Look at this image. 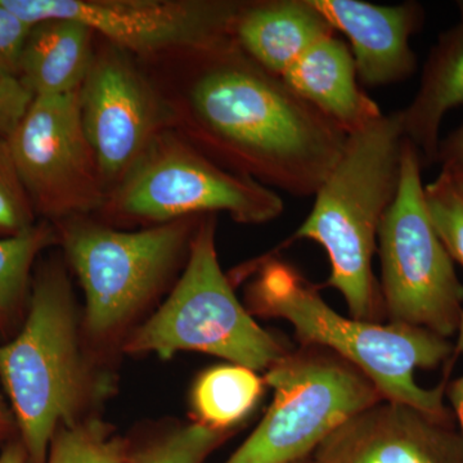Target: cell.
<instances>
[{
	"label": "cell",
	"mask_w": 463,
	"mask_h": 463,
	"mask_svg": "<svg viewBox=\"0 0 463 463\" xmlns=\"http://www.w3.org/2000/svg\"><path fill=\"white\" fill-rule=\"evenodd\" d=\"M96 42L93 30L76 21L53 18L33 24L17 80L33 97L74 93L90 71Z\"/></svg>",
	"instance_id": "ac0fdd59"
},
{
	"label": "cell",
	"mask_w": 463,
	"mask_h": 463,
	"mask_svg": "<svg viewBox=\"0 0 463 463\" xmlns=\"http://www.w3.org/2000/svg\"><path fill=\"white\" fill-rule=\"evenodd\" d=\"M7 141L42 221L93 216L105 205L109 188L84 132L79 90L33 97Z\"/></svg>",
	"instance_id": "8fae6325"
},
{
	"label": "cell",
	"mask_w": 463,
	"mask_h": 463,
	"mask_svg": "<svg viewBox=\"0 0 463 463\" xmlns=\"http://www.w3.org/2000/svg\"><path fill=\"white\" fill-rule=\"evenodd\" d=\"M33 99L17 79L0 76V137L14 132Z\"/></svg>",
	"instance_id": "484cf974"
},
{
	"label": "cell",
	"mask_w": 463,
	"mask_h": 463,
	"mask_svg": "<svg viewBox=\"0 0 463 463\" xmlns=\"http://www.w3.org/2000/svg\"><path fill=\"white\" fill-rule=\"evenodd\" d=\"M423 205L448 255L463 268V183L440 172L423 187Z\"/></svg>",
	"instance_id": "603a6c76"
},
{
	"label": "cell",
	"mask_w": 463,
	"mask_h": 463,
	"mask_svg": "<svg viewBox=\"0 0 463 463\" xmlns=\"http://www.w3.org/2000/svg\"><path fill=\"white\" fill-rule=\"evenodd\" d=\"M315 463H463L455 417L377 402L345 420L313 452Z\"/></svg>",
	"instance_id": "4fadbf2b"
},
{
	"label": "cell",
	"mask_w": 463,
	"mask_h": 463,
	"mask_svg": "<svg viewBox=\"0 0 463 463\" xmlns=\"http://www.w3.org/2000/svg\"><path fill=\"white\" fill-rule=\"evenodd\" d=\"M142 63V62H141ZM170 129L228 172L292 196H315L347 134L236 42L142 63Z\"/></svg>",
	"instance_id": "6da1fadb"
},
{
	"label": "cell",
	"mask_w": 463,
	"mask_h": 463,
	"mask_svg": "<svg viewBox=\"0 0 463 463\" xmlns=\"http://www.w3.org/2000/svg\"><path fill=\"white\" fill-rule=\"evenodd\" d=\"M27 306L17 336L0 345V380L14 405L27 463H45L57 429L87 419L112 383L81 349L74 292L62 261L39 268Z\"/></svg>",
	"instance_id": "7a4b0ae2"
},
{
	"label": "cell",
	"mask_w": 463,
	"mask_h": 463,
	"mask_svg": "<svg viewBox=\"0 0 463 463\" xmlns=\"http://www.w3.org/2000/svg\"><path fill=\"white\" fill-rule=\"evenodd\" d=\"M463 352V319L461 323V327H459L458 331V341H457L456 346H455V354H458V353Z\"/></svg>",
	"instance_id": "f546056e"
},
{
	"label": "cell",
	"mask_w": 463,
	"mask_h": 463,
	"mask_svg": "<svg viewBox=\"0 0 463 463\" xmlns=\"http://www.w3.org/2000/svg\"><path fill=\"white\" fill-rule=\"evenodd\" d=\"M203 216L136 231L93 216L53 224L66 261L83 286L84 330L91 343L106 346L120 340L161 297L184 269Z\"/></svg>",
	"instance_id": "5b68a950"
},
{
	"label": "cell",
	"mask_w": 463,
	"mask_h": 463,
	"mask_svg": "<svg viewBox=\"0 0 463 463\" xmlns=\"http://www.w3.org/2000/svg\"><path fill=\"white\" fill-rule=\"evenodd\" d=\"M438 163L441 172L463 183V125L457 128L439 145Z\"/></svg>",
	"instance_id": "4316f807"
},
{
	"label": "cell",
	"mask_w": 463,
	"mask_h": 463,
	"mask_svg": "<svg viewBox=\"0 0 463 463\" xmlns=\"http://www.w3.org/2000/svg\"><path fill=\"white\" fill-rule=\"evenodd\" d=\"M335 30L315 0H241L233 39L259 66L282 75Z\"/></svg>",
	"instance_id": "9a60e30c"
},
{
	"label": "cell",
	"mask_w": 463,
	"mask_h": 463,
	"mask_svg": "<svg viewBox=\"0 0 463 463\" xmlns=\"http://www.w3.org/2000/svg\"><path fill=\"white\" fill-rule=\"evenodd\" d=\"M458 8V23L439 35L429 53L412 102L397 111L404 139L419 152L422 167L438 163L441 121L463 105V2Z\"/></svg>",
	"instance_id": "e0dca14e"
},
{
	"label": "cell",
	"mask_w": 463,
	"mask_h": 463,
	"mask_svg": "<svg viewBox=\"0 0 463 463\" xmlns=\"http://www.w3.org/2000/svg\"><path fill=\"white\" fill-rule=\"evenodd\" d=\"M265 381L257 371L228 364L207 370L192 390L197 422L221 431H232L254 410Z\"/></svg>",
	"instance_id": "d6986e66"
},
{
	"label": "cell",
	"mask_w": 463,
	"mask_h": 463,
	"mask_svg": "<svg viewBox=\"0 0 463 463\" xmlns=\"http://www.w3.org/2000/svg\"><path fill=\"white\" fill-rule=\"evenodd\" d=\"M446 394L449 398L457 422H458L459 435H461L463 446V374L458 379L452 381L449 385H447Z\"/></svg>",
	"instance_id": "83f0119b"
},
{
	"label": "cell",
	"mask_w": 463,
	"mask_h": 463,
	"mask_svg": "<svg viewBox=\"0 0 463 463\" xmlns=\"http://www.w3.org/2000/svg\"><path fill=\"white\" fill-rule=\"evenodd\" d=\"M276 191L219 166L169 129L109 192L97 219L116 228L152 227L227 213L236 223L265 224L282 214Z\"/></svg>",
	"instance_id": "52a82bcc"
},
{
	"label": "cell",
	"mask_w": 463,
	"mask_h": 463,
	"mask_svg": "<svg viewBox=\"0 0 463 463\" xmlns=\"http://www.w3.org/2000/svg\"><path fill=\"white\" fill-rule=\"evenodd\" d=\"M132 450L109 423L87 417L57 429L45 463H125Z\"/></svg>",
	"instance_id": "44dd1931"
},
{
	"label": "cell",
	"mask_w": 463,
	"mask_h": 463,
	"mask_svg": "<svg viewBox=\"0 0 463 463\" xmlns=\"http://www.w3.org/2000/svg\"><path fill=\"white\" fill-rule=\"evenodd\" d=\"M79 109L109 192L170 129L165 99L145 66L99 36L79 90Z\"/></svg>",
	"instance_id": "7c38bea8"
},
{
	"label": "cell",
	"mask_w": 463,
	"mask_h": 463,
	"mask_svg": "<svg viewBox=\"0 0 463 463\" xmlns=\"http://www.w3.org/2000/svg\"><path fill=\"white\" fill-rule=\"evenodd\" d=\"M32 27V24L0 2V76L17 79L21 56Z\"/></svg>",
	"instance_id": "d4e9b609"
},
{
	"label": "cell",
	"mask_w": 463,
	"mask_h": 463,
	"mask_svg": "<svg viewBox=\"0 0 463 463\" xmlns=\"http://www.w3.org/2000/svg\"><path fill=\"white\" fill-rule=\"evenodd\" d=\"M0 463H27V453L23 441H12L0 453Z\"/></svg>",
	"instance_id": "f1b7e54d"
},
{
	"label": "cell",
	"mask_w": 463,
	"mask_h": 463,
	"mask_svg": "<svg viewBox=\"0 0 463 463\" xmlns=\"http://www.w3.org/2000/svg\"><path fill=\"white\" fill-rule=\"evenodd\" d=\"M292 463H315V462H313L312 455H310L309 457H306V458L298 459V461L292 462Z\"/></svg>",
	"instance_id": "4dcf8cb0"
},
{
	"label": "cell",
	"mask_w": 463,
	"mask_h": 463,
	"mask_svg": "<svg viewBox=\"0 0 463 463\" xmlns=\"http://www.w3.org/2000/svg\"><path fill=\"white\" fill-rule=\"evenodd\" d=\"M230 432L196 421L173 429L141 449L132 450L125 463H203Z\"/></svg>",
	"instance_id": "7402d4cb"
},
{
	"label": "cell",
	"mask_w": 463,
	"mask_h": 463,
	"mask_svg": "<svg viewBox=\"0 0 463 463\" xmlns=\"http://www.w3.org/2000/svg\"><path fill=\"white\" fill-rule=\"evenodd\" d=\"M282 79L347 136L361 132L383 116L377 103L359 87L352 51L335 33L316 43Z\"/></svg>",
	"instance_id": "2e32d148"
},
{
	"label": "cell",
	"mask_w": 463,
	"mask_h": 463,
	"mask_svg": "<svg viewBox=\"0 0 463 463\" xmlns=\"http://www.w3.org/2000/svg\"><path fill=\"white\" fill-rule=\"evenodd\" d=\"M26 23L84 24L139 62L174 60L233 41L241 0H0Z\"/></svg>",
	"instance_id": "30bf717a"
},
{
	"label": "cell",
	"mask_w": 463,
	"mask_h": 463,
	"mask_svg": "<svg viewBox=\"0 0 463 463\" xmlns=\"http://www.w3.org/2000/svg\"><path fill=\"white\" fill-rule=\"evenodd\" d=\"M404 141L397 112L347 136L312 212L294 234L326 250L327 286L343 295L350 317L361 321L377 322L383 315L373 257L381 222L397 197Z\"/></svg>",
	"instance_id": "277c9868"
},
{
	"label": "cell",
	"mask_w": 463,
	"mask_h": 463,
	"mask_svg": "<svg viewBox=\"0 0 463 463\" xmlns=\"http://www.w3.org/2000/svg\"><path fill=\"white\" fill-rule=\"evenodd\" d=\"M123 349L160 358L178 352L206 353L257 373H267L291 350L260 327L234 295L219 263L215 214L203 216L169 297L130 332Z\"/></svg>",
	"instance_id": "8992f818"
},
{
	"label": "cell",
	"mask_w": 463,
	"mask_h": 463,
	"mask_svg": "<svg viewBox=\"0 0 463 463\" xmlns=\"http://www.w3.org/2000/svg\"><path fill=\"white\" fill-rule=\"evenodd\" d=\"M335 32L349 39L356 72L370 87L401 83L416 71L410 39L422 29L425 11L417 2L379 5L364 0H315Z\"/></svg>",
	"instance_id": "5bb4252c"
},
{
	"label": "cell",
	"mask_w": 463,
	"mask_h": 463,
	"mask_svg": "<svg viewBox=\"0 0 463 463\" xmlns=\"http://www.w3.org/2000/svg\"><path fill=\"white\" fill-rule=\"evenodd\" d=\"M54 243L56 228L45 221L25 233L0 239V328L11 327L23 312L32 288L33 265Z\"/></svg>",
	"instance_id": "ffe728a7"
},
{
	"label": "cell",
	"mask_w": 463,
	"mask_h": 463,
	"mask_svg": "<svg viewBox=\"0 0 463 463\" xmlns=\"http://www.w3.org/2000/svg\"><path fill=\"white\" fill-rule=\"evenodd\" d=\"M250 313L288 321L301 346L334 353L358 368L386 401L401 402L449 419L447 383L423 389L416 370H434L455 354V345L412 326L361 321L332 309L294 265L265 259L246 288Z\"/></svg>",
	"instance_id": "3957f363"
},
{
	"label": "cell",
	"mask_w": 463,
	"mask_h": 463,
	"mask_svg": "<svg viewBox=\"0 0 463 463\" xmlns=\"http://www.w3.org/2000/svg\"><path fill=\"white\" fill-rule=\"evenodd\" d=\"M419 152L405 139L397 197L377 236L381 304L389 323L449 339L461 327L463 285L426 215Z\"/></svg>",
	"instance_id": "ba28073f"
},
{
	"label": "cell",
	"mask_w": 463,
	"mask_h": 463,
	"mask_svg": "<svg viewBox=\"0 0 463 463\" xmlns=\"http://www.w3.org/2000/svg\"><path fill=\"white\" fill-rule=\"evenodd\" d=\"M272 404L258 428L225 463H292L353 414L383 401L358 368L317 346L289 350L265 373Z\"/></svg>",
	"instance_id": "9c48e42d"
},
{
	"label": "cell",
	"mask_w": 463,
	"mask_h": 463,
	"mask_svg": "<svg viewBox=\"0 0 463 463\" xmlns=\"http://www.w3.org/2000/svg\"><path fill=\"white\" fill-rule=\"evenodd\" d=\"M38 219L7 138L0 137V239L25 233L39 223Z\"/></svg>",
	"instance_id": "cb8c5ba5"
}]
</instances>
